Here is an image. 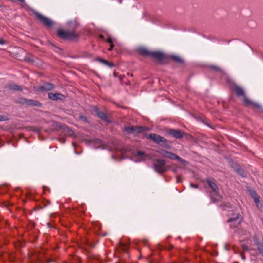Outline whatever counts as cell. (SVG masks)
<instances>
[{
	"mask_svg": "<svg viewBox=\"0 0 263 263\" xmlns=\"http://www.w3.org/2000/svg\"><path fill=\"white\" fill-rule=\"evenodd\" d=\"M171 58L173 59L174 61L176 62L177 63H183L184 62V60H183L181 57H179V56L176 55H171Z\"/></svg>",
	"mask_w": 263,
	"mask_h": 263,
	"instance_id": "obj_20",
	"label": "cell"
},
{
	"mask_svg": "<svg viewBox=\"0 0 263 263\" xmlns=\"http://www.w3.org/2000/svg\"><path fill=\"white\" fill-rule=\"evenodd\" d=\"M137 51L139 53L143 56H148L151 54V52L145 47H138Z\"/></svg>",
	"mask_w": 263,
	"mask_h": 263,
	"instance_id": "obj_19",
	"label": "cell"
},
{
	"mask_svg": "<svg viewBox=\"0 0 263 263\" xmlns=\"http://www.w3.org/2000/svg\"><path fill=\"white\" fill-rule=\"evenodd\" d=\"M7 88L12 90H15V91H21L23 90V88L22 87H21L20 85L14 83H12V84H9L7 86Z\"/></svg>",
	"mask_w": 263,
	"mask_h": 263,
	"instance_id": "obj_18",
	"label": "cell"
},
{
	"mask_svg": "<svg viewBox=\"0 0 263 263\" xmlns=\"http://www.w3.org/2000/svg\"><path fill=\"white\" fill-rule=\"evenodd\" d=\"M57 35L60 38L65 40H75L78 38V35L76 33L63 29L58 30Z\"/></svg>",
	"mask_w": 263,
	"mask_h": 263,
	"instance_id": "obj_1",
	"label": "cell"
},
{
	"mask_svg": "<svg viewBox=\"0 0 263 263\" xmlns=\"http://www.w3.org/2000/svg\"><path fill=\"white\" fill-rule=\"evenodd\" d=\"M53 125L55 127L58 128L59 129L63 131V132H64L68 134H70V135H74L75 134V133H74V132L73 131V130H71L70 128H69V127H67L65 125H63L62 124H59V123H53Z\"/></svg>",
	"mask_w": 263,
	"mask_h": 263,
	"instance_id": "obj_9",
	"label": "cell"
},
{
	"mask_svg": "<svg viewBox=\"0 0 263 263\" xmlns=\"http://www.w3.org/2000/svg\"><path fill=\"white\" fill-rule=\"evenodd\" d=\"M207 181L208 184L209 186H210V188L212 190L216 193H219L218 186H217V185L214 181H212V179H211L207 178Z\"/></svg>",
	"mask_w": 263,
	"mask_h": 263,
	"instance_id": "obj_14",
	"label": "cell"
},
{
	"mask_svg": "<svg viewBox=\"0 0 263 263\" xmlns=\"http://www.w3.org/2000/svg\"><path fill=\"white\" fill-rule=\"evenodd\" d=\"M234 90L238 96L243 97L245 95V91L243 90V88H241L240 86L234 85Z\"/></svg>",
	"mask_w": 263,
	"mask_h": 263,
	"instance_id": "obj_16",
	"label": "cell"
},
{
	"mask_svg": "<svg viewBox=\"0 0 263 263\" xmlns=\"http://www.w3.org/2000/svg\"><path fill=\"white\" fill-rule=\"evenodd\" d=\"M9 120V118L7 116L5 115H1L0 116V121L1 122L6 121Z\"/></svg>",
	"mask_w": 263,
	"mask_h": 263,
	"instance_id": "obj_21",
	"label": "cell"
},
{
	"mask_svg": "<svg viewBox=\"0 0 263 263\" xmlns=\"http://www.w3.org/2000/svg\"><path fill=\"white\" fill-rule=\"evenodd\" d=\"M35 16L36 17L39 19V20L44 24L47 27H51L53 25V23L51 19H49V18H47L46 17L43 16V14H40L39 12H35Z\"/></svg>",
	"mask_w": 263,
	"mask_h": 263,
	"instance_id": "obj_5",
	"label": "cell"
},
{
	"mask_svg": "<svg viewBox=\"0 0 263 263\" xmlns=\"http://www.w3.org/2000/svg\"><path fill=\"white\" fill-rule=\"evenodd\" d=\"M228 162L230 163L232 168L234 170L236 171V173H238L239 175H241V177L245 178L246 177V174L245 171H243V169L240 167V165H238V163H236L235 161H233L231 159H229Z\"/></svg>",
	"mask_w": 263,
	"mask_h": 263,
	"instance_id": "obj_4",
	"label": "cell"
},
{
	"mask_svg": "<svg viewBox=\"0 0 263 263\" xmlns=\"http://www.w3.org/2000/svg\"><path fill=\"white\" fill-rule=\"evenodd\" d=\"M17 102L19 104L25 105L28 106H36V107H40L41 106L42 103L39 101H35V100H31L28 99L24 98H20L17 100Z\"/></svg>",
	"mask_w": 263,
	"mask_h": 263,
	"instance_id": "obj_2",
	"label": "cell"
},
{
	"mask_svg": "<svg viewBox=\"0 0 263 263\" xmlns=\"http://www.w3.org/2000/svg\"><path fill=\"white\" fill-rule=\"evenodd\" d=\"M79 119H80L81 120H82V121L84 122H88V120L87 119V117H84V116H80L79 117Z\"/></svg>",
	"mask_w": 263,
	"mask_h": 263,
	"instance_id": "obj_22",
	"label": "cell"
},
{
	"mask_svg": "<svg viewBox=\"0 0 263 263\" xmlns=\"http://www.w3.org/2000/svg\"><path fill=\"white\" fill-rule=\"evenodd\" d=\"M168 133L173 137L176 138H181L183 137V133L178 130H170L168 131Z\"/></svg>",
	"mask_w": 263,
	"mask_h": 263,
	"instance_id": "obj_15",
	"label": "cell"
},
{
	"mask_svg": "<svg viewBox=\"0 0 263 263\" xmlns=\"http://www.w3.org/2000/svg\"><path fill=\"white\" fill-rule=\"evenodd\" d=\"M247 188L248 192H249L250 195L252 197V198H253L257 208L261 210L262 208V206L261 202L259 197L257 194V193L252 188L247 187Z\"/></svg>",
	"mask_w": 263,
	"mask_h": 263,
	"instance_id": "obj_3",
	"label": "cell"
},
{
	"mask_svg": "<svg viewBox=\"0 0 263 263\" xmlns=\"http://www.w3.org/2000/svg\"><path fill=\"white\" fill-rule=\"evenodd\" d=\"M161 153L163 154V155L165 156L166 157L170 158V159H173V160H177L182 161V162L184 161H183V160L181 159L180 157H179L178 156H177V155H176L175 154L169 152L167 151H165V150H161Z\"/></svg>",
	"mask_w": 263,
	"mask_h": 263,
	"instance_id": "obj_11",
	"label": "cell"
},
{
	"mask_svg": "<svg viewBox=\"0 0 263 263\" xmlns=\"http://www.w3.org/2000/svg\"><path fill=\"white\" fill-rule=\"evenodd\" d=\"M100 61H101L102 63H105L106 65H109V66H111V65H112V64H111V63L108 62V61H105L104 60H100Z\"/></svg>",
	"mask_w": 263,
	"mask_h": 263,
	"instance_id": "obj_23",
	"label": "cell"
},
{
	"mask_svg": "<svg viewBox=\"0 0 263 263\" xmlns=\"http://www.w3.org/2000/svg\"><path fill=\"white\" fill-rule=\"evenodd\" d=\"M96 113L97 115L98 116L99 118L101 119L102 120H104L106 122H110V120L108 119V117L106 115V114L104 113V112L101 111L100 110H96Z\"/></svg>",
	"mask_w": 263,
	"mask_h": 263,
	"instance_id": "obj_17",
	"label": "cell"
},
{
	"mask_svg": "<svg viewBox=\"0 0 263 263\" xmlns=\"http://www.w3.org/2000/svg\"><path fill=\"white\" fill-rule=\"evenodd\" d=\"M255 241V245L257 246V249L259 250V253L263 256V243L259 240V238L255 236L254 238Z\"/></svg>",
	"mask_w": 263,
	"mask_h": 263,
	"instance_id": "obj_13",
	"label": "cell"
},
{
	"mask_svg": "<svg viewBox=\"0 0 263 263\" xmlns=\"http://www.w3.org/2000/svg\"><path fill=\"white\" fill-rule=\"evenodd\" d=\"M147 128L142 126H130L124 128V131L130 133H139L145 131Z\"/></svg>",
	"mask_w": 263,
	"mask_h": 263,
	"instance_id": "obj_8",
	"label": "cell"
},
{
	"mask_svg": "<svg viewBox=\"0 0 263 263\" xmlns=\"http://www.w3.org/2000/svg\"><path fill=\"white\" fill-rule=\"evenodd\" d=\"M150 55L154 60L159 62H163L166 59V56L165 53L163 51H153L151 53Z\"/></svg>",
	"mask_w": 263,
	"mask_h": 263,
	"instance_id": "obj_6",
	"label": "cell"
},
{
	"mask_svg": "<svg viewBox=\"0 0 263 263\" xmlns=\"http://www.w3.org/2000/svg\"><path fill=\"white\" fill-rule=\"evenodd\" d=\"M48 97L49 99L53 101H58L59 100H64L65 99V97L63 95L60 94L58 93H49L48 94Z\"/></svg>",
	"mask_w": 263,
	"mask_h": 263,
	"instance_id": "obj_12",
	"label": "cell"
},
{
	"mask_svg": "<svg viewBox=\"0 0 263 263\" xmlns=\"http://www.w3.org/2000/svg\"><path fill=\"white\" fill-rule=\"evenodd\" d=\"M147 137L156 143H165L167 142V140L165 138L156 134H150L147 136Z\"/></svg>",
	"mask_w": 263,
	"mask_h": 263,
	"instance_id": "obj_7",
	"label": "cell"
},
{
	"mask_svg": "<svg viewBox=\"0 0 263 263\" xmlns=\"http://www.w3.org/2000/svg\"><path fill=\"white\" fill-rule=\"evenodd\" d=\"M14 1H19V2H24V0H14Z\"/></svg>",
	"mask_w": 263,
	"mask_h": 263,
	"instance_id": "obj_24",
	"label": "cell"
},
{
	"mask_svg": "<svg viewBox=\"0 0 263 263\" xmlns=\"http://www.w3.org/2000/svg\"><path fill=\"white\" fill-rule=\"evenodd\" d=\"M55 87L53 85L50 83H46L45 85L35 87V90L38 92H45L48 90H52Z\"/></svg>",
	"mask_w": 263,
	"mask_h": 263,
	"instance_id": "obj_10",
	"label": "cell"
}]
</instances>
